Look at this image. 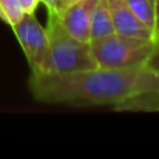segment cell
Segmentation results:
<instances>
[{"mask_svg":"<svg viewBox=\"0 0 159 159\" xmlns=\"http://www.w3.org/2000/svg\"><path fill=\"white\" fill-rule=\"evenodd\" d=\"M28 87L34 99L43 103L70 106L117 107L133 96L159 89L158 74L147 67L91 69L52 74L31 73Z\"/></svg>","mask_w":159,"mask_h":159,"instance_id":"cell-1","label":"cell"},{"mask_svg":"<svg viewBox=\"0 0 159 159\" xmlns=\"http://www.w3.org/2000/svg\"><path fill=\"white\" fill-rule=\"evenodd\" d=\"M17 41L21 45L31 73H41L49 57V35L36 20L35 14L25 13L17 24L11 27Z\"/></svg>","mask_w":159,"mask_h":159,"instance_id":"cell-4","label":"cell"},{"mask_svg":"<svg viewBox=\"0 0 159 159\" xmlns=\"http://www.w3.org/2000/svg\"><path fill=\"white\" fill-rule=\"evenodd\" d=\"M145 67L154 73H159V45L157 46V49L154 50V53L151 55V57L148 59Z\"/></svg>","mask_w":159,"mask_h":159,"instance_id":"cell-11","label":"cell"},{"mask_svg":"<svg viewBox=\"0 0 159 159\" xmlns=\"http://www.w3.org/2000/svg\"><path fill=\"white\" fill-rule=\"evenodd\" d=\"M20 2H21L25 13L35 14V11H36V8H38L39 3H41V0H20Z\"/></svg>","mask_w":159,"mask_h":159,"instance_id":"cell-12","label":"cell"},{"mask_svg":"<svg viewBox=\"0 0 159 159\" xmlns=\"http://www.w3.org/2000/svg\"><path fill=\"white\" fill-rule=\"evenodd\" d=\"M116 110H129V112H159V89L140 93L123 102L116 107Z\"/></svg>","mask_w":159,"mask_h":159,"instance_id":"cell-8","label":"cell"},{"mask_svg":"<svg viewBox=\"0 0 159 159\" xmlns=\"http://www.w3.org/2000/svg\"><path fill=\"white\" fill-rule=\"evenodd\" d=\"M25 10L20 0H0V20L13 27L24 17Z\"/></svg>","mask_w":159,"mask_h":159,"instance_id":"cell-10","label":"cell"},{"mask_svg":"<svg viewBox=\"0 0 159 159\" xmlns=\"http://www.w3.org/2000/svg\"><path fill=\"white\" fill-rule=\"evenodd\" d=\"M155 3V25H154V41L159 45V0H154Z\"/></svg>","mask_w":159,"mask_h":159,"instance_id":"cell-13","label":"cell"},{"mask_svg":"<svg viewBox=\"0 0 159 159\" xmlns=\"http://www.w3.org/2000/svg\"><path fill=\"white\" fill-rule=\"evenodd\" d=\"M155 49L157 43L152 39L123 36L119 34L91 41V52L101 69L124 70L145 67Z\"/></svg>","mask_w":159,"mask_h":159,"instance_id":"cell-3","label":"cell"},{"mask_svg":"<svg viewBox=\"0 0 159 159\" xmlns=\"http://www.w3.org/2000/svg\"><path fill=\"white\" fill-rule=\"evenodd\" d=\"M131 11L138 20L154 31L155 25V3L154 0H126Z\"/></svg>","mask_w":159,"mask_h":159,"instance_id":"cell-9","label":"cell"},{"mask_svg":"<svg viewBox=\"0 0 159 159\" xmlns=\"http://www.w3.org/2000/svg\"><path fill=\"white\" fill-rule=\"evenodd\" d=\"M98 0H80L59 14L64 30L82 42H91V22Z\"/></svg>","mask_w":159,"mask_h":159,"instance_id":"cell-5","label":"cell"},{"mask_svg":"<svg viewBox=\"0 0 159 159\" xmlns=\"http://www.w3.org/2000/svg\"><path fill=\"white\" fill-rule=\"evenodd\" d=\"M77 2H80V0H59V2H57V11H59V14H60L61 11H64L66 8H69L70 6L75 4Z\"/></svg>","mask_w":159,"mask_h":159,"instance_id":"cell-15","label":"cell"},{"mask_svg":"<svg viewBox=\"0 0 159 159\" xmlns=\"http://www.w3.org/2000/svg\"><path fill=\"white\" fill-rule=\"evenodd\" d=\"M57 2L59 0H41V3L48 8L49 14H59L57 11Z\"/></svg>","mask_w":159,"mask_h":159,"instance_id":"cell-14","label":"cell"},{"mask_svg":"<svg viewBox=\"0 0 159 159\" xmlns=\"http://www.w3.org/2000/svg\"><path fill=\"white\" fill-rule=\"evenodd\" d=\"M157 74H158V78H159V73H157Z\"/></svg>","mask_w":159,"mask_h":159,"instance_id":"cell-16","label":"cell"},{"mask_svg":"<svg viewBox=\"0 0 159 159\" xmlns=\"http://www.w3.org/2000/svg\"><path fill=\"white\" fill-rule=\"evenodd\" d=\"M115 34L113 20L107 0H98L91 22V41L105 38Z\"/></svg>","mask_w":159,"mask_h":159,"instance_id":"cell-7","label":"cell"},{"mask_svg":"<svg viewBox=\"0 0 159 159\" xmlns=\"http://www.w3.org/2000/svg\"><path fill=\"white\" fill-rule=\"evenodd\" d=\"M46 31L50 50L41 73L64 74L98 67L91 52V42H82L70 35L61 25L59 14H49Z\"/></svg>","mask_w":159,"mask_h":159,"instance_id":"cell-2","label":"cell"},{"mask_svg":"<svg viewBox=\"0 0 159 159\" xmlns=\"http://www.w3.org/2000/svg\"><path fill=\"white\" fill-rule=\"evenodd\" d=\"M107 3H109L110 14H112L115 34L154 41V31L144 25L135 17L126 0H107Z\"/></svg>","mask_w":159,"mask_h":159,"instance_id":"cell-6","label":"cell"}]
</instances>
